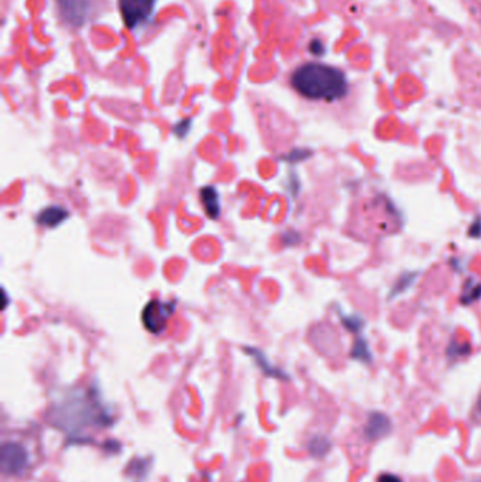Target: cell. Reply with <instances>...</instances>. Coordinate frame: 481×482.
<instances>
[{"label":"cell","instance_id":"cell-1","mask_svg":"<svg viewBox=\"0 0 481 482\" xmlns=\"http://www.w3.org/2000/svg\"><path fill=\"white\" fill-rule=\"evenodd\" d=\"M291 85L301 96L324 102L343 99L349 88L340 69L319 62H307L298 67L291 75Z\"/></svg>","mask_w":481,"mask_h":482},{"label":"cell","instance_id":"cell-2","mask_svg":"<svg viewBox=\"0 0 481 482\" xmlns=\"http://www.w3.org/2000/svg\"><path fill=\"white\" fill-rule=\"evenodd\" d=\"M118 3L125 25L137 30L150 21L157 0H118Z\"/></svg>","mask_w":481,"mask_h":482},{"label":"cell","instance_id":"cell-3","mask_svg":"<svg viewBox=\"0 0 481 482\" xmlns=\"http://www.w3.org/2000/svg\"><path fill=\"white\" fill-rule=\"evenodd\" d=\"M175 312L174 302L152 301L143 311V323L153 334L162 333L168 324L169 318Z\"/></svg>","mask_w":481,"mask_h":482},{"label":"cell","instance_id":"cell-4","mask_svg":"<svg viewBox=\"0 0 481 482\" xmlns=\"http://www.w3.org/2000/svg\"><path fill=\"white\" fill-rule=\"evenodd\" d=\"M1 471L9 476L21 474L28 466V453L18 443H6L1 447Z\"/></svg>","mask_w":481,"mask_h":482},{"label":"cell","instance_id":"cell-5","mask_svg":"<svg viewBox=\"0 0 481 482\" xmlns=\"http://www.w3.org/2000/svg\"><path fill=\"white\" fill-rule=\"evenodd\" d=\"M64 18L72 25H82L91 18L95 0H57Z\"/></svg>","mask_w":481,"mask_h":482},{"label":"cell","instance_id":"cell-6","mask_svg":"<svg viewBox=\"0 0 481 482\" xmlns=\"http://www.w3.org/2000/svg\"><path fill=\"white\" fill-rule=\"evenodd\" d=\"M391 430V422L384 413L373 412L364 428V435L368 440H377L385 436Z\"/></svg>","mask_w":481,"mask_h":482},{"label":"cell","instance_id":"cell-7","mask_svg":"<svg viewBox=\"0 0 481 482\" xmlns=\"http://www.w3.org/2000/svg\"><path fill=\"white\" fill-rule=\"evenodd\" d=\"M68 217V212L61 206H50L37 216V223L44 227H55Z\"/></svg>","mask_w":481,"mask_h":482},{"label":"cell","instance_id":"cell-8","mask_svg":"<svg viewBox=\"0 0 481 482\" xmlns=\"http://www.w3.org/2000/svg\"><path fill=\"white\" fill-rule=\"evenodd\" d=\"M200 199L209 217L217 219L220 214V203L217 190L213 186H206L200 190Z\"/></svg>","mask_w":481,"mask_h":482},{"label":"cell","instance_id":"cell-9","mask_svg":"<svg viewBox=\"0 0 481 482\" xmlns=\"http://www.w3.org/2000/svg\"><path fill=\"white\" fill-rule=\"evenodd\" d=\"M330 443L329 440H326L324 437H314L310 443V452L315 456V457H322L329 452Z\"/></svg>","mask_w":481,"mask_h":482},{"label":"cell","instance_id":"cell-10","mask_svg":"<svg viewBox=\"0 0 481 482\" xmlns=\"http://www.w3.org/2000/svg\"><path fill=\"white\" fill-rule=\"evenodd\" d=\"M481 298V284L469 285L465 288V292L462 295V302L463 304H473L479 301Z\"/></svg>","mask_w":481,"mask_h":482},{"label":"cell","instance_id":"cell-11","mask_svg":"<svg viewBox=\"0 0 481 482\" xmlns=\"http://www.w3.org/2000/svg\"><path fill=\"white\" fill-rule=\"evenodd\" d=\"M353 357L361 360V361H370L371 357H370V351H368V347L367 344L363 341V340H358L353 348Z\"/></svg>","mask_w":481,"mask_h":482},{"label":"cell","instance_id":"cell-12","mask_svg":"<svg viewBox=\"0 0 481 482\" xmlns=\"http://www.w3.org/2000/svg\"><path fill=\"white\" fill-rule=\"evenodd\" d=\"M378 482H402L401 478H398L397 476L394 474H381L378 477Z\"/></svg>","mask_w":481,"mask_h":482},{"label":"cell","instance_id":"cell-13","mask_svg":"<svg viewBox=\"0 0 481 482\" xmlns=\"http://www.w3.org/2000/svg\"><path fill=\"white\" fill-rule=\"evenodd\" d=\"M311 51H312L314 54H317V55L322 54V52H323V45H322V42L318 41V45H315V42H312V44H311Z\"/></svg>","mask_w":481,"mask_h":482},{"label":"cell","instance_id":"cell-14","mask_svg":"<svg viewBox=\"0 0 481 482\" xmlns=\"http://www.w3.org/2000/svg\"><path fill=\"white\" fill-rule=\"evenodd\" d=\"M479 409H480V412H481V396H480V399H479Z\"/></svg>","mask_w":481,"mask_h":482}]
</instances>
